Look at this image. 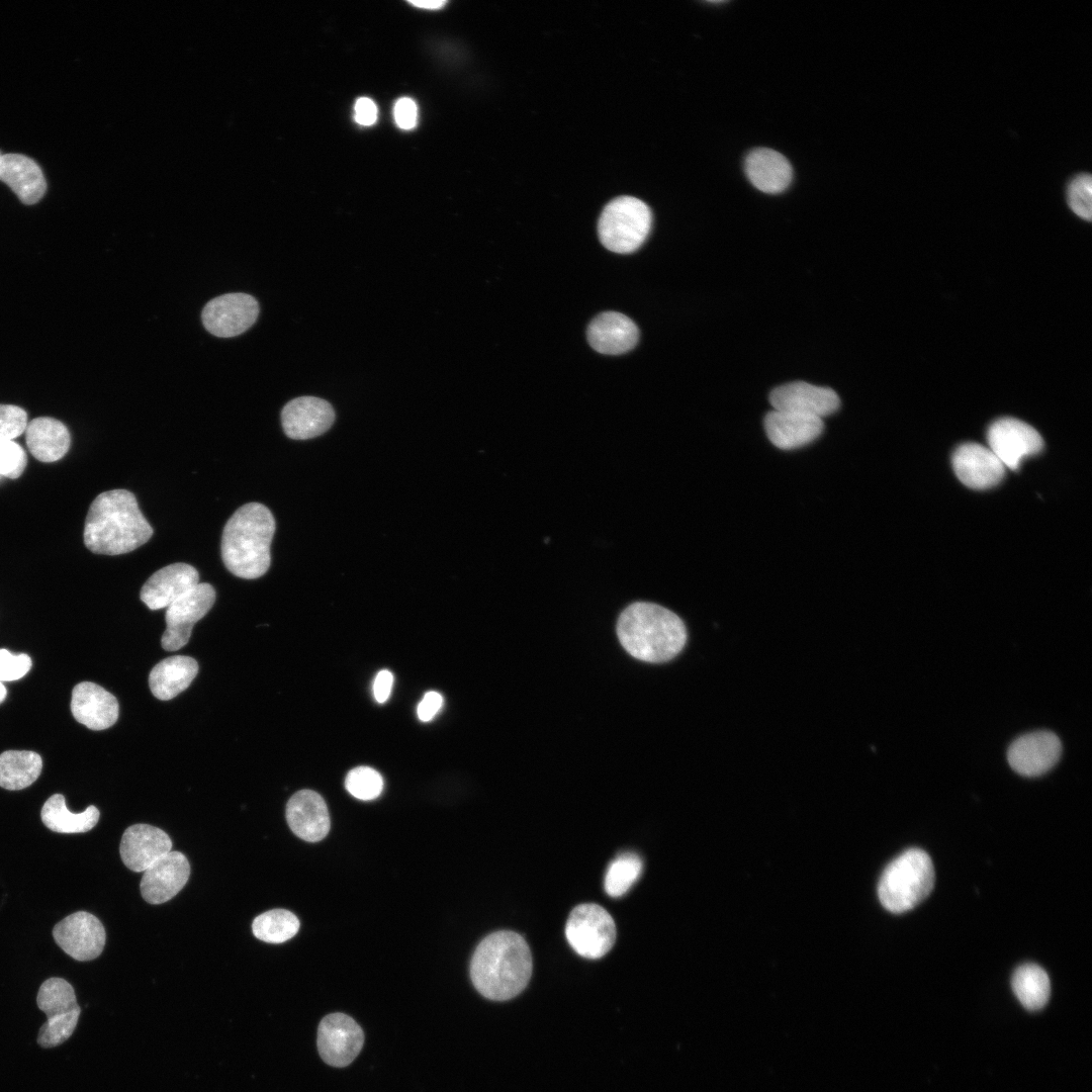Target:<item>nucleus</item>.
I'll list each match as a JSON object with an SVG mask.
<instances>
[{"mask_svg": "<svg viewBox=\"0 0 1092 1092\" xmlns=\"http://www.w3.org/2000/svg\"><path fill=\"white\" fill-rule=\"evenodd\" d=\"M153 532L134 494L126 489H112L101 492L91 503L83 539L92 553L120 555L147 543Z\"/></svg>", "mask_w": 1092, "mask_h": 1092, "instance_id": "obj_1", "label": "nucleus"}, {"mask_svg": "<svg viewBox=\"0 0 1092 1092\" xmlns=\"http://www.w3.org/2000/svg\"><path fill=\"white\" fill-rule=\"evenodd\" d=\"M532 975V956L525 939L508 930L486 936L476 947L470 964L475 989L494 1001L520 994Z\"/></svg>", "mask_w": 1092, "mask_h": 1092, "instance_id": "obj_2", "label": "nucleus"}, {"mask_svg": "<svg viewBox=\"0 0 1092 1092\" xmlns=\"http://www.w3.org/2000/svg\"><path fill=\"white\" fill-rule=\"evenodd\" d=\"M617 635L630 655L651 663L676 656L688 638L686 626L676 614L649 602L633 603L621 613Z\"/></svg>", "mask_w": 1092, "mask_h": 1092, "instance_id": "obj_3", "label": "nucleus"}, {"mask_svg": "<svg viewBox=\"0 0 1092 1092\" xmlns=\"http://www.w3.org/2000/svg\"><path fill=\"white\" fill-rule=\"evenodd\" d=\"M275 528L273 515L263 504L248 503L240 507L222 531L220 552L226 569L245 579L264 575L271 563L270 545Z\"/></svg>", "mask_w": 1092, "mask_h": 1092, "instance_id": "obj_4", "label": "nucleus"}, {"mask_svg": "<svg viewBox=\"0 0 1092 1092\" xmlns=\"http://www.w3.org/2000/svg\"><path fill=\"white\" fill-rule=\"evenodd\" d=\"M934 878L930 856L922 849L910 848L884 870L878 886L879 899L890 912H906L930 894Z\"/></svg>", "mask_w": 1092, "mask_h": 1092, "instance_id": "obj_5", "label": "nucleus"}, {"mask_svg": "<svg viewBox=\"0 0 1092 1092\" xmlns=\"http://www.w3.org/2000/svg\"><path fill=\"white\" fill-rule=\"evenodd\" d=\"M652 223L650 208L632 196H620L610 201L601 213L598 233L608 250L629 254L646 240Z\"/></svg>", "mask_w": 1092, "mask_h": 1092, "instance_id": "obj_6", "label": "nucleus"}, {"mask_svg": "<svg viewBox=\"0 0 1092 1092\" xmlns=\"http://www.w3.org/2000/svg\"><path fill=\"white\" fill-rule=\"evenodd\" d=\"M36 1003L47 1015L37 1043L50 1049L66 1041L73 1034L81 1014L73 986L65 979L50 978L40 985Z\"/></svg>", "mask_w": 1092, "mask_h": 1092, "instance_id": "obj_7", "label": "nucleus"}, {"mask_svg": "<svg viewBox=\"0 0 1092 1092\" xmlns=\"http://www.w3.org/2000/svg\"><path fill=\"white\" fill-rule=\"evenodd\" d=\"M565 935L571 947L581 957L599 959L605 956L616 940V925L612 916L598 904H581L570 913Z\"/></svg>", "mask_w": 1092, "mask_h": 1092, "instance_id": "obj_8", "label": "nucleus"}, {"mask_svg": "<svg viewBox=\"0 0 1092 1092\" xmlns=\"http://www.w3.org/2000/svg\"><path fill=\"white\" fill-rule=\"evenodd\" d=\"M215 596L211 584L199 582L167 608V628L161 638L165 650L176 651L188 643L194 624L208 613Z\"/></svg>", "mask_w": 1092, "mask_h": 1092, "instance_id": "obj_9", "label": "nucleus"}, {"mask_svg": "<svg viewBox=\"0 0 1092 1092\" xmlns=\"http://www.w3.org/2000/svg\"><path fill=\"white\" fill-rule=\"evenodd\" d=\"M988 447L1007 469L1016 470L1021 462L1041 451L1043 441L1028 424L1013 418L995 421L987 433Z\"/></svg>", "mask_w": 1092, "mask_h": 1092, "instance_id": "obj_10", "label": "nucleus"}, {"mask_svg": "<svg viewBox=\"0 0 1092 1092\" xmlns=\"http://www.w3.org/2000/svg\"><path fill=\"white\" fill-rule=\"evenodd\" d=\"M364 1043L360 1025L350 1016L336 1012L325 1016L317 1027L316 1044L323 1061L333 1067L350 1065Z\"/></svg>", "mask_w": 1092, "mask_h": 1092, "instance_id": "obj_11", "label": "nucleus"}, {"mask_svg": "<svg viewBox=\"0 0 1092 1092\" xmlns=\"http://www.w3.org/2000/svg\"><path fill=\"white\" fill-rule=\"evenodd\" d=\"M259 315L258 301L250 294L226 293L209 300L203 307L204 328L213 336L232 338L251 328Z\"/></svg>", "mask_w": 1092, "mask_h": 1092, "instance_id": "obj_12", "label": "nucleus"}, {"mask_svg": "<svg viewBox=\"0 0 1092 1092\" xmlns=\"http://www.w3.org/2000/svg\"><path fill=\"white\" fill-rule=\"evenodd\" d=\"M53 936L67 954L80 962L98 958L106 940L103 924L86 911L72 913L58 922L54 926Z\"/></svg>", "mask_w": 1092, "mask_h": 1092, "instance_id": "obj_13", "label": "nucleus"}, {"mask_svg": "<svg viewBox=\"0 0 1092 1092\" xmlns=\"http://www.w3.org/2000/svg\"><path fill=\"white\" fill-rule=\"evenodd\" d=\"M1062 754L1060 738L1052 731L1038 730L1017 737L1007 749V760L1018 775L1033 778L1051 770Z\"/></svg>", "mask_w": 1092, "mask_h": 1092, "instance_id": "obj_14", "label": "nucleus"}, {"mask_svg": "<svg viewBox=\"0 0 1092 1092\" xmlns=\"http://www.w3.org/2000/svg\"><path fill=\"white\" fill-rule=\"evenodd\" d=\"M189 875L190 864L187 857L180 851L171 850L144 872L140 884L141 894L150 904L165 903L182 890Z\"/></svg>", "mask_w": 1092, "mask_h": 1092, "instance_id": "obj_15", "label": "nucleus"}, {"mask_svg": "<svg viewBox=\"0 0 1092 1092\" xmlns=\"http://www.w3.org/2000/svg\"><path fill=\"white\" fill-rule=\"evenodd\" d=\"M775 411L795 413L823 419L837 411L840 401L828 387L807 382H791L775 388L769 395Z\"/></svg>", "mask_w": 1092, "mask_h": 1092, "instance_id": "obj_16", "label": "nucleus"}, {"mask_svg": "<svg viewBox=\"0 0 1092 1092\" xmlns=\"http://www.w3.org/2000/svg\"><path fill=\"white\" fill-rule=\"evenodd\" d=\"M335 421L333 406L315 396H299L288 401L281 412L285 435L293 440H307L327 432Z\"/></svg>", "mask_w": 1092, "mask_h": 1092, "instance_id": "obj_17", "label": "nucleus"}, {"mask_svg": "<svg viewBox=\"0 0 1092 1092\" xmlns=\"http://www.w3.org/2000/svg\"><path fill=\"white\" fill-rule=\"evenodd\" d=\"M952 466L958 478L968 487L986 489L997 485L1006 468L997 456L978 443H964L952 454Z\"/></svg>", "mask_w": 1092, "mask_h": 1092, "instance_id": "obj_18", "label": "nucleus"}, {"mask_svg": "<svg viewBox=\"0 0 1092 1092\" xmlns=\"http://www.w3.org/2000/svg\"><path fill=\"white\" fill-rule=\"evenodd\" d=\"M199 583V573L187 563H173L154 572L141 588L140 598L150 610L168 608Z\"/></svg>", "mask_w": 1092, "mask_h": 1092, "instance_id": "obj_19", "label": "nucleus"}, {"mask_svg": "<svg viewBox=\"0 0 1092 1092\" xmlns=\"http://www.w3.org/2000/svg\"><path fill=\"white\" fill-rule=\"evenodd\" d=\"M172 849L169 835L149 824H134L123 832L119 852L124 866L144 873L154 861Z\"/></svg>", "mask_w": 1092, "mask_h": 1092, "instance_id": "obj_20", "label": "nucleus"}, {"mask_svg": "<svg viewBox=\"0 0 1092 1092\" xmlns=\"http://www.w3.org/2000/svg\"><path fill=\"white\" fill-rule=\"evenodd\" d=\"M285 816L291 831L305 841H320L329 833L328 807L314 791L301 790L292 795L286 804Z\"/></svg>", "mask_w": 1092, "mask_h": 1092, "instance_id": "obj_21", "label": "nucleus"}, {"mask_svg": "<svg viewBox=\"0 0 1092 1092\" xmlns=\"http://www.w3.org/2000/svg\"><path fill=\"white\" fill-rule=\"evenodd\" d=\"M71 711L74 718L87 728L103 730L116 722L119 705L116 698L104 688L82 681L72 691Z\"/></svg>", "mask_w": 1092, "mask_h": 1092, "instance_id": "obj_22", "label": "nucleus"}, {"mask_svg": "<svg viewBox=\"0 0 1092 1092\" xmlns=\"http://www.w3.org/2000/svg\"><path fill=\"white\" fill-rule=\"evenodd\" d=\"M587 340L594 350L607 355H619L633 349L639 339L634 322L623 313L606 311L588 325Z\"/></svg>", "mask_w": 1092, "mask_h": 1092, "instance_id": "obj_23", "label": "nucleus"}, {"mask_svg": "<svg viewBox=\"0 0 1092 1092\" xmlns=\"http://www.w3.org/2000/svg\"><path fill=\"white\" fill-rule=\"evenodd\" d=\"M823 428L822 419L795 413L774 410L764 418L768 439L783 450L799 448L814 441Z\"/></svg>", "mask_w": 1092, "mask_h": 1092, "instance_id": "obj_24", "label": "nucleus"}, {"mask_svg": "<svg viewBox=\"0 0 1092 1092\" xmlns=\"http://www.w3.org/2000/svg\"><path fill=\"white\" fill-rule=\"evenodd\" d=\"M744 168L752 185L764 193H781L793 179V169L788 159L767 148L751 151L745 159Z\"/></svg>", "mask_w": 1092, "mask_h": 1092, "instance_id": "obj_25", "label": "nucleus"}, {"mask_svg": "<svg viewBox=\"0 0 1092 1092\" xmlns=\"http://www.w3.org/2000/svg\"><path fill=\"white\" fill-rule=\"evenodd\" d=\"M0 180L7 184L24 204H34L43 196L47 183L40 167L20 154H3Z\"/></svg>", "mask_w": 1092, "mask_h": 1092, "instance_id": "obj_26", "label": "nucleus"}, {"mask_svg": "<svg viewBox=\"0 0 1092 1092\" xmlns=\"http://www.w3.org/2000/svg\"><path fill=\"white\" fill-rule=\"evenodd\" d=\"M25 441L31 455L40 462H55L63 458L71 445V435L60 421L39 417L27 423Z\"/></svg>", "mask_w": 1092, "mask_h": 1092, "instance_id": "obj_27", "label": "nucleus"}, {"mask_svg": "<svg viewBox=\"0 0 1092 1092\" xmlns=\"http://www.w3.org/2000/svg\"><path fill=\"white\" fill-rule=\"evenodd\" d=\"M198 672V663L190 656H170L157 663L150 672L149 686L159 700L168 701L185 691Z\"/></svg>", "mask_w": 1092, "mask_h": 1092, "instance_id": "obj_28", "label": "nucleus"}, {"mask_svg": "<svg viewBox=\"0 0 1092 1092\" xmlns=\"http://www.w3.org/2000/svg\"><path fill=\"white\" fill-rule=\"evenodd\" d=\"M99 816V810L95 806H89L81 813L70 812L62 794L51 796L40 811L42 823L58 833L87 832L97 824Z\"/></svg>", "mask_w": 1092, "mask_h": 1092, "instance_id": "obj_29", "label": "nucleus"}, {"mask_svg": "<svg viewBox=\"0 0 1092 1092\" xmlns=\"http://www.w3.org/2000/svg\"><path fill=\"white\" fill-rule=\"evenodd\" d=\"M42 760L29 750H7L0 754V787L18 791L29 787L41 772Z\"/></svg>", "mask_w": 1092, "mask_h": 1092, "instance_id": "obj_30", "label": "nucleus"}, {"mask_svg": "<svg viewBox=\"0 0 1092 1092\" xmlns=\"http://www.w3.org/2000/svg\"><path fill=\"white\" fill-rule=\"evenodd\" d=\"M1012 989L1028 1010L1041 1009L1049 1001L1051 983L1046 972L1035 964L1018 967L1012 976Z\"/></svg>", "mask_w": 1092, "mask_h": 1092, "instance_id": "obj_31", "label": "nucleus"}, {"mask_svg": "<svg viewBox=\"0 0 1092 1092\" xmlns=\"http://www.w3.org/2000/svg\"><path fill=\"white\" fill-rule=\"evenodd\" d=\"M300 926L298 918L286 909H272L258 915L252 923L256 938L268 943H282L292 938Z\"/></svg>", "mask_w": 1092, "mask_h": 1092, "instance_id": "obj_32", "label": "nucleus"}, {"mask_svg": "<svg viewBox=\"0 0 1092 1092\" xmlns=\"http://www.w3.org/2000/svg\"><path fill=\"white\" fill-rule=\"evenodd\" d=\"M642 860L633 852L619 855L609 866L605 877V890L611 897L624 895L638 880L642 872Z\"/></svg>", "mask_w": 1092, "mask_h": 1092, "instance_id": "obj_33", "label": "nucleus"}, {"mask_svg": "<svg viewBox=\"0 0 1092 1092\" xmlns=\"http://www.w3.org/2000/svg\"><path fill=\"white\" fill-rule=\"evenodd\" d=\"M347 791L355 798L370 801L377 798L383 788L380 774L369 766L351 769L345 780Z\"/></svg>", "mask_w": 1092, "mask_h": 1092, "instance_id": "obj_34", "label": "nucleus"}, {"mask_svg": "<svg viewBox=\"0 0 1092 1092\" xmlns=\"http://www.w3.org/2000/svg\"><path fill=\"white\" fill-rule=\"evenodd\" d=\"M1067 201L1079 217L1090 220L1092 212V178L1089 173L1074 175L1067 184Z\"/></svg>", "mask_w": 1092, "mask_h": 1092, "instance_id": "obj_35", "label": "nucleus"}, {"mask_svg": "<svg viewBox=\"0 0 1092 1092\" xmlns=\"http://www.w3.org/2000/svg\"><path fill=\"white\" fill-rule=\"evenodd\" d=\"M27 464L24 449L14 440L0 437V478H18Z\"/></svg>", "mask_w": 1092, "mask_h": 1092, "instance_id": "obj_36", "label": "nucleus"}, {"mask_svg": "<svg viewBox=\"0 0 1092 1092\" xmlns=\"http://www.w3.org/2000/svg\"><path fill=\"white\" fill-rule=\"evenodd\" d=\"M26 412L17 405L0 404V437L14 440L25 432Z\"/></svg>", "mask_w": 1092, "mask_h": 1092, "instance_id": "obj_37", "label": "nucleus"}, {"mask_svg": "<svg viewBox=\"0 0 1092 1092\" xmlns=\"http://www.w3.org/2000/svg\"><path fill=\"white\" fill-rule=\"evenodd\" d=\"M31 664V658L27 654H12L7 649H0V681H11L23 677L29 671Z\"/></svg>", "mask_w": 1092, "mask_h": 1092, "instance_id": "obj_38", "label": "nucleus"}, {"mask_svg": "<svg viewBox=\"0 0 1092 1092\" xmlns=\"http://www.w3.org/2000/svg\"><path fill=\"white\" fill-rule=\"evenodd\" d=\"M394 119L398 127L411 129L416 125L418 110L415 101L407 97L398 99L393 109Z\"/></svg>", "mask_w": 1092, "mask_h": 1092, "instance_id": "obj_39", "label": "nucleus"}, {"mask_svg": "<svg viewBox=\"0 0 1092 1092\" xmlns=\"http://www.w3.org/2000/svg\"><path fill=\"white\" fill-rule=\"evenodd\" d=\"M443 703L442 696L437 692H428L418 706L420 720L427 722L440 710Z\"/></svg>", "mask_w": 1092, "mask_h": 1092, "instance_id": "obj_40", "label": "nucleus"}, {"mask_svg": "<svg viewBox=\"0 0 1092 1092\" xmlns=\"http://www.w3.org/2000/svg\"><path fill=\"white\" fill-rule=\"evenodd\" d=\"M377 108L375 103L367 98L361 97L355 103V120L362 125H371L376 121Z\"/></svg>", "mask_w": 1092, "mask_h": 1092, "instance_id": "obj_41", "label": "nucleus"}, {"mask_svg": "<svg viewBox=\"0 0 1092 1092\" xmlns=\"http://www.w3.org/2000/svg\"><path fill=\"white\" fill-rule=\"evenodd\" d=\"M393 676L389 670H380L373 684L374 698L378 703H384L390 695Z\"/></svg>", "mask_w": 1092, "mask_h": 1092, "instance_id": "obj_42", "label": "nucleus"}, {"mask_svg": "<svg viewBox=\"0 0 1092 1092\" xmlns=\"http://www.w3.org/2000/svg\"><path fill=\"white\" fill-rule=\"evenodd\" d=\"M408 3H411L412 5H414V6L418 7V8L440 9L444 5H446L447 2L442 1V0H431V1H421V0H419V1H408Z\"/></svg>", "mask_w": 1092, "mask_h": 1092, "instance_id": "obj_43", "label": "nucleus"}, {"mask_svg": "<svg viewBox=\"0 0 1092 1092\" xmlns=\"http://www.w3.org/2000/svg\"><path fill=\"white\" fill-rule=\"evenodd\" d=\"M6 695H7L6 688L2 684V681H0V703H2L5 700Z\"/></svg>", "mask_w": 1092, "mask_h": 1092, "instance_id": "obj_44", "label": "nucleus"}, {"mask_svg": "<svg viewBox=\"0 0 1092 1092\" xmlns=\"http://www.w3.org/2000/svg\"><path fill=\"white\" fill-rule=\"evenodd\" d=\"M2 155H3V154H1V152H0V159H1Z\"/></svg>", "mask_w": 1092, "mask_h": 1092, "instance_id": "obj_45", "label": "nucleus"}]
</instances>
